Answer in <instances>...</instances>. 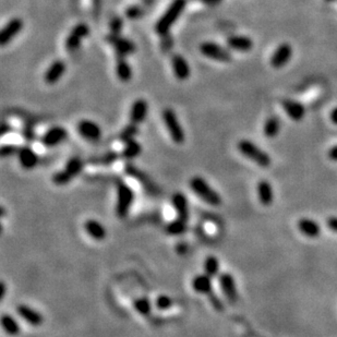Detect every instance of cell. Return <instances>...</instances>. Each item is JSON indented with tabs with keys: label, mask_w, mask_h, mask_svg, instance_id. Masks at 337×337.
I'll return each mask as SVG.
<instances>
[{
	"label": "cell",
	"mask_w": 337,
	"mask_h": 337,
	"mask_svg": "<svg viewBox=\"0 0 337 337\" xmlns=\"http://www.w3.org/2000/svg\"><path fill=\"white\" fill-rule=\"evenodd\" d=\"M227 45L233 51L240 53L250 52L253 47V42L250 37L244 35H235L227 40Z\"/></svg>",
	"instance_id": "d4e9b609"
},
{
	"label": "cell",
	"mask_w": 337,
	"mask_h": 337,
	"mask_svg": "<svg viewBox=\"0 0 337 337\" xmlns=\"http://www.w3.org/2000/svg\"><path fill=\"white\" fill-rule=\"evenodd\" d=\"M85 167V162L79 156L70 157L65 167L56 171L52 177L54 185L58 187H65L69 185L75 177H78Z\"/></svg>",
	"instance_id": "277c9868"
},
{
	"label": "cell",
	"mask_w": 337,
	"mask_h": 337,
	"mask_svg": "<svg viewBox=\"0 0 337 337\" xmlns=\"http://www.w3.org/2000/svg\"><path fill=\"white\" fill-rule=\"evenodd\" d=\"M15 312L21 320H23L25 323L31 325V327L38 328L44 323L43 314L36 309L26 305V303H20L19 306H16Z\"/></svg>",
	"instance_id": "7c38bea8"
},
{
	"label": "cell",
	"mask_w": 337,
	"mask_h": 337,
	"mask_svg": "<svg viewBox=\"0 0 337 337\" xmlns=\"http://www.w3.org/2000/svg\"><path fill=\"white\" fill-rule=\"evenodd\" d=\"M191 288L199 295L209 296L214 291L213 278L205 273L198 274L191 280Z\"/></svg>",
	"instance_id": "ffe728a7"
},
{
	"label": "cell",
	"mask_w": 337,
	"mask_h": 337,
	"mask_svg": "<svg viewBox=\"0 0 337 337\" xmlns=\"http://www.w3.org/2000/svg\"><path fill=\"white\" fill-rule=\"evenodd\" d=\"M218 284L220 287V290H222L226 299H227L230 303H233V305L237 303V301L239 299V295L233 274H230L228 272L220 273L218 275Z\"/></svg>",
	"instance_id": "9c48e42d"
},
{
	"label": "cell",
	"mask_w": 337,
	"mask_h": 337,
	"mask_svg": "<svg viewBox=\"0 0 337 337\" xmlns=\"http://www.w3.org/2000/svg\"><path fill=\"white\" fill-rule=\"evenodd\" d=\"M329 158L331 159V161H334V162H337V145L334 146L331 148V150L329 151Z\"/></svg>",
	"instance_id": "ee69618b"
},
{
	"label": "cell",
	"mask_w": 337,
	"mask_h": 337,
	"mask_svg": "<svg viewBox=\"0 0 337 337\" xmlns=\"http://www.w3.org/2000/svg\"><path fill=\"white\" fill-rule=\"evenodd\" d=\"M328 2H333V1H336V0H327Z\"/></svg>",
	"instance_id": "681fc988"
},
{
	"label": "cell",
	"mask_w": 337,
	"mask_h": 337,
	"mask_svg": "<svg viewBox=\"0 0 337 337\" xmlns=\"http://www.w3.org/2000/svg\"><path fill=\"white\" fill-rule=\"evenodd\" d=\"M120 158V153L116 151H109L104 153L103 155L97 156L92 159L93 165H102V166H110L114 163H116Z\"/></svg>",
	"instance_id": "836d02e7"
},
{
	"label": "cell",
	"mask_w": 337,
	"mask_h": 337,
	"mask_svg": "<svg viewBox=\"0 0 337 337\" xmlns=\"http://www.w3.org/2000/svg\"><path fill=\"white\" fill-rule=\"evenodd\" d=\"M10 132H12V128H11V126H9L7 123H3L1 126V136H4L5 135L10 134Z\"/></svg>",
	"instance_id": "f6af8a7d"
},
{
	"label": "cell",
	"mask_w": 337,
	"mask_h": 337,
	"mask_svg": "<svg viewBox=\"0 0 337 337\" xmlns=\"http://www.w3.org/2000/svg\"><path fill=\"white\" fill-rule=\"evenodd\" d=\"M24 23L20 18H12L7 22V24L3 26V29L0 33V45L2 47L8 45V44L13 40V38L19 34L23 29Z\"/></svg>",
	"instance_id": "9a60e30c"
},
{
	"label": "cell",
	"mask_w": 337,
	"mask_h": 337,
	"mask_svg": "<svg viewBox=\"0 0 337 337\" xmlns=\"http://www.w3.org/2000/svg\"><path fill=\"white\" fill-rule=\"evenodd\" d=\"M154 308V302H152L147 297H139L134 300V309L142 317L151 316Z\"/></svg>",
	"instance_id": "1f68e13d"
},
{
	"label": "cell",
	"mask_w": 337,
	"mask_h": 337,
	"mask_svg": "<svg viewBox=\"0 0 337 337\" xmlns=\"http://www.w3.org/2000/svg\"><path fill=\"white\" fill-rule=\"evenodd\" d=\"M189 188L195 195L204 203L213 207L222 205V196L201 176H195L189 180Z\"/></svg>",
	"instance_id": "6da1fadb"
},
{
	"label": "cell",
	"mask_w": 337,
	"mask_h": 337,
	"mask_svg": "<svg viewBox=\"0 0 337 337\" xmlns=\"http://www.w3.org/2000/svg\"><path fill=\"white\" fill-rule=\"evenodd\" d=\"M187 7V0H173L155 24L156 34L166 36Z\"/></svg>",
	"instance_id": "7a4b0ae2"
},
{
	"label": "cell",
	"mask_w": 337,
	"mask_h": 337,
	"mask_svg": "<svg viewBox=\"0 0 337 337\" xmlns=\"http://www.w3.org/2000/svg\"><path fill=\"white\" fill-rule=\"evenodd\" d=\"M171 68H173V72L177 80L186 81L190 78V65L187 62V59L184 56H181V55L176 54L171 57Z\"/></svg>",
	"instance_id": "d6986e66"
},
{
	"label": "cell",
	"mask_w": 337,
	"mask_h": 337,
	"mask_svg": "<svg viewBox=\"0 0 337 337\" xmlns=\"http://www.w3.org/2000/svg\"><path fill=\"white\" fill-rule=\"evenodd\" d=\"M175 249L179 256H185V254H187L188 251H189V246H188L186 242H179V244L176 245Z\"/></svg>",
	"instance_id": "60d3db41"
},
{
	"label": "cell",
	"mask_w": 337,
	"mask_h": 337,
	"mask_svg": "<svg viewBox=\"0 0 337 337\" xmlns=\"http://www.w3.org/2000/svg\"><path fill=\"white\" fill-rule=\"evenodd\" d=\"M154 308H156L159 311H166L174 306L173 298L168 295H158L155 299H154Z\"/></svg>",
	"instance_id": "d590c367"
},
{
	"label": "cell",
	"mask_w": 337,
	"mask_h": 337,
	"mask_svg": "<svg viewBox=\"0 0 337 337\" xmlns=\"http://www.w3.org/2000/svg\"><path fill=\"white\" fill-rule=\"evenodd\" d=\"M67 137L68 131L66 130L64 127L55 126L44 132L43 135L41 136L40 142L44 147L53 148L59 144H62L63 142L67 140Z\"/></svg>",
	"instance_id": "30bf717a"
},
{
	"label": "cell",
	"mask_w": 337,
	"mask_h": 337,
	"mask_svg": "<svg viewBox=\"0 0 337 337\" xmlns=\"http://www.w3.org/2000/svg\"><path fill=\"white\" fill-rule=\"evenodd\" d=\"M116 74L119 81L127 83L132 79V68L127 62L126 56H121V55H116Z\"/></svg>",
	"instance_id": "603a6c76"
},
{
	"label": "cell",
	"mask_w": 337,
	"mask_h": 337,
	"mask_svg": "<svg viewBox=\"0 0 337 337\" xmlns=\"http://www.w3.org/2000/svg\"><path fill=\"white\" fill-rule=\"evenodd\" d=\"M76 131L84 140L96 142L102 137L103 131L98 124L90 119H82L76 125Z\"/></svg>",
	"instance_id": "8fae6325"
},
{
	"label": "cell",
	"mask_w": 337,
	"mask_h": 337,
	"mask_svg": "<svg viewBox=\"0 0 337 337\" xmlns=\"http://www.w3.org/2000/svg\"><path fill=\"white\" fill-rule=\"evenodd\" d=\"M66 70H67V66H66L65 62L62 59H57L53 62L49 67L47 68L45 74H44V80L47 84L53 85L63 78Z\"/></svg>",
	"instance_id": "7402d4cb"
},
{
	"label": "cell",
	"mask_w": 337,
	"mask_h": 337,
	"mask_svg": "<svg viewBox=\"0 0 337 337\" xmlns=\"http://www.w3.org/2000/svg\"><path fill=\"white\" fill-rule=\"evenodd\" d=\"M259 202L264 206H269L274 201L273 187L268 180H261L258 184L257 188Z\"/></svg>",
	"instance_id": "cb8c5ba5"
},
{
	"label": "cell",
	"mask_w": 337,
	"mask_h": 337,
	"mask_svg": "<svg viewBox=\"0 0 337 337\" xmlns=\"http://www.w3.org/2000/svg\"><path fill=\"white\" fill-rule=\"evenodd\" d=\"M162 118L171 141L178 145L184 144L186 141V132L182 128L177 114L171 108H165L163 110Z\"/></svg>",
	"instance_id": "8992f818"
},
{
	"label": "cell",
	"mask_w": 337,
	"mask_h": 337,
	"mask_svg": "<svg viewBox=\"0 0 337 337\" xmlns=\"http://www.w3.org/2000/svg\"><path fill=\"white\" fill-rule=\"evenodd\" d=\"M116 215L119 219H125L128 217L135 201V192L127 182L118 180L116 185Z\"/></svg>",
	"instance_id": "3957f363"
},
{
	"label": "cell",
	"mask_w": 337,
	"mask_h": 337,
	"mask_svg": "<svg viewBox=\"0 0 337 337\" xmlns=\"http://www.w3.org/2000/svg\"><path fill=\"white\" fill-rule=\"evenodd\" d=\"M188 230V222L185 219H181L179 217H176L173 220H170L165 226V231L166 234L173 237H179L186 234Z\"/></svg>",
	"instance_id": "f546056e"
},
{
	"label": "cell",
	"mask_w": 337,
	"mask_h": 337,
	"mask_svg": "<svg viewBox=\"0 0 337 337\" xmlns=\"http://www.w3.org/2000/svg\"><path fill=\"white\" fill-rule=\"evenodd\" d=\"M137 135H139V127L135 124L129 123L123 130H121L119 135V140L125 144L127 142L135 140Z\"/></svg>",
	"instance_id": "e575fe53"
},
{
	"label": "cell",
	"mask_w": 337,
	"mask_h": 337,
	"mask_svg": "<svg viewBox=\"0 0 337 337\" xmlns=\"http://www.w3.org/2000/svg\"><path fill=\"white\" fill-rule=\"evenodd\" d=\"M203 3H205L207 5H216L218 3H220L223 1V0H201Z\"/></svg>",
	"instance_id": "bcb514c9"
},
{
	"label": "cell",
	"mask_w": 337,
	"mask_h": 337,
	"mask_svg": "<svg viewBox=\"0 0 337 337\" xmlns=\"http://www.w3.org/2000/svg\"><path fill=\"white\" fill-rule=\"evenodd\" d=\"M283 107L286 114L294 121L302 120V118L305 117L306 115V110L305 107H303V105L298 102L291 101V99H285L283 102Z\"/></svg>",
	"instance_id": "83f0119b"
},
{
	"label": "cell",
	"mask_w": 337,
	"mask_h": 337,
	"mask_svg": "<svg viewBox=\"0 0 337 337\" xmlns=\"http://www.w3.org/2000/svg\"><path fill=\"white\" fill-rule=\"evenodd\" d=\"M144 14V9L141 5H130V7L126 10V16L129 20H137Z\"/></svg>",
	"instance_id": "8d00e7d4"
},
{
	"label": "cell",
	"mask_w": 337,
	"mask_h": 337,
	"mask_svg": "<svg viewBox=\"0 0 337 337\" xmlns=\"http://www.w3.org/2000/svg\"><path fill=\"white\" fill-rule=\"evenodd\" d=\"M1 328L3 332L9 336H18L21 333L20 322L16 320L12 314L3 313L1 316Z\"/></svg>",
	"instance_id": "484cf974"
},
{
	"label": "cell",
	"mask_w": 337,
	"mask_h": 337,
	"mask_svg": "<svg viewBox=\"0 0 337 337\" xmlns=\"http://www.w3.org/2000/svg\"><path fill=\"white\" fill-rule=\"evenodd\" d=\"M148 113V103L144 98H137L132 103L129 112L130 123L135 125H141L144 123Z\"/></svg>",
	"instance_id": "ac0fdd59"
},
{
	"label": "cell",
	"mask_w": 337,
	"mask_h": 337,
	"mask_svg": "<svg viewBox=\"0 0 337 337\" xmlns=\"http://www.w3.org/2000/svg\"><path fill=\"white\" fill-rule=\"evenodd\" d=\"M209 301H211L213 308L215 309L216 311H223L224 310V305H223V301L220 300V298L218 296H216L214 294V291L212 292L211 295L207 296Z\"/></svg>",
	"instance_id": "ab89813d"
},
{
	"label": "cell",
	"mask_w": 337,
	"mask_h": 337,
	"mask_svg": "<svg viewBox=\"0 0 337 337\" xmlns=\"http://www.w3.org/2000/svg\"><path fill=\"white\" fill-rule=\"evenodd\" d=\"M83 229L85 234L95 241H103L107 237L106 227L95 218L86 219L83 224Z\"/></svg>",
	"instance_id": "44dd1931"
},
{
	"label": "cell",
	"mask_w": 337,
	"mask_h": 337,
	"mask_svg": "<svg viewBox=\"0 0 337 337\" xmlns=\"http://www.w3.org/2000/svg\"><path fill=\"white\" fill-rule=\"evenodd\" d=\"M292 57V47L287 43H283L275 49L274 54L270 57V65L275 69L283 68L290 62Z\"/></svg>",
	"instance_id": "e0dca14e"
},
{
	"label": "cell",
	"mask_w": 337,
	"mask_h": 337,
	"mask_svg": "<svg viewBox=\"0 0 337 337\" xmlns=\"http://www.w3.org/2000/svg\"><path fill=\"white\" fill-rule=\"evenodd\" d=\"M328 227L332 230V231H335V233H337V217H330L328 219Z\"/></svg>",
	"instance_id": "b9f144b4"
},
{
	"label": "cell",
	"mask_w": 337,
	"mask_h": 337,
	"mask_svg": "<svg viewBox=\"0 0 337 337\" xmlns=\"http://www.w3.org/2000/svg\"><path fill=\"white\" fill-rule=\"evenodd\" d=\"M19 147L20 146H16L14 144H3L1 148H0V154H1L2 157L16 155L19 151Z\"/></svg>",
	"instance_id": "f35d334b"
},
{
	"label": "cell",
	"mask_w": 337,
	"mask_h": 337,
	"mask_svg": "<svg viewBox=\"0 0 337 337\" xmlns=\"http://www.w3.org/2000/svg\"><path fill=\"white\" fill-rule=\"evenodd\" d=\"M298 228L301 231L302 235H305L309 238H317L321 234V227L316 222V220L310 218H301L298 222Z\"/></svg>",
	"instance_id": "4316f807"
},
{
	"label": "cell",
	"mask_w": 337,
	"mask_h": 337,
	"mask_svg": "<svg viewBox=\"0 0 337 337\" xmlns=\"http://www.w3.org/2000/svg\"><path fill=\"white\" fill-rule=\"evenodd\" d=\"M107 42L115 48L116 55H121V56L127 57L135 52V45L134 42L121 35L110 33L107 36Z\"/></svg>",
	"instance_id": "5bb4252c"
},
{
	"label": "cell",
	"mask_w": 337,
	"mask_h": 337,
	"mask_svg": "<svg viewBox=\"0 0 337 337\" xmlns=\"http://www.w3.org/2000/svg\"><path fill=\"white\" fill-rule=\"evenodd\" d=\"M331 120H332V123L337 125V107L334 108L332 110V113H331Z\"/></svg>",
	"instance_id": "c3c4849f"
},
{
	"label": "cell",
	"mask_w": 337,
	"mask_h": 337,
	"mask_svg": "<svg viewBox=\"0 0 337 337\" xmlns=\"http://www.w3.org/2000/svg\"><path fill=\"white\" fill-rule=\"evenodd\" d=\"M88 34H90V27H88L87 24L85 23L75 24L72 27V30L70 31L67 38H66L65 42L66 51L68 53L75 52L76 49L81 46L82 41H83L85 37H87Z\"/></svg>",
	"instance_id": "ba28073f"
},
{
	"label": "cell",
	"mask_w": 337,
	"mask_h": 337,
	"mask_svg": "<svg viewBox=\"0 0 337 337\" xmlns=\"http://www.w3.org/2000/svg\"><path fill=\"white\" fill-rule=\"evenodd\" d=\"M109 29H110V33H112V34L121 35V32H123V29H124L123 19H121L120 16H114L112 21H110Z\"/></svg>",
	"instance_id": "74e56055"
},
{
	"label": "cell",
	"mask_w": 337,
	"mask_h": 337,
	"mask_svg": "<svg viewBox=\"0 0 337 337\" xmlns=\"http://www.w3.org/2000/svg\"><path fill=\"white\" fill-rule=\"evenodd\" d=\"M5 291H7V286H5L4 281H1V286H0V298H1V300L5 296Z\"/></svg>",
	"instance_id": "7dc6e473"
},
{
	"label": "cell",
	"mask_w": 337,
	"mask_h": 337,
	"mask_svg": "<svg viewBox=\"0 0 337 337\" xmlns=\"http://www.w3.org/2000/svg\"><path fill=\"white\" fill-rule=\"evenodd\" d=\"M203 273L211 276V277H216L220 274V262L217 257L207 256L203 262Z\"/></svg>",
	"instance_id": "4dcf8cb0"
},
{
	"label": "cell",
	"mask_w": 337,
	"mask_h": 337,
	"mask_svg": "<svg viewBox=\"0 0 337 337\" xmlns=\"http://www.w3.org/2000/svg\"><path fill=\"white\" fill-rule=\"evenodd\" d=\"M238 151L250 159L253 163H256L258 166L262 168H268L272 164V158L269 154L260 148L256 143H253L250 140H241L238 143Z\"/></svg>",
	"instance_id": "5b68a950"
},
{
	"label": "cell",
	"mask_w": 337,
	"mask_h": 337,
	"mask_svg": "<svg viewBox=\"0 0 337 337\" xmlns=\"http://www.w3.org/2000/svg\"><path fill=\"white\" fill-rule=\"evenodd\" d=\"M171 206H173L174 211L176 212L177 217L181 219L189 220L190 217V209H189V201H188V197L184 192H175L173 197H171Z\"/></svg>",
	"instance_id": "2e32d148"
},
{
	"label": "cell",
	"mask_w": 337,
	"mask_h": 337,
	"mask_svg": "<svg viewBox=\"0 0 337 337\" xmlns=\"http://www.w3.org/2000/svg\"><path fill=\"white\" fill-rule=\"evenodd\" d=\"M142 145L135 139L125 143V146L120 152V158L125 159L126 162H131L137 156L141 155Z\"/></svg>",
	"instance_id": "f1b7e54d"
},
{
	"label": "cell",
	"mask_w": 337,
	"mask_h": 337,
	"mask_svg": "<svg viewBox=\"0 0 337 337\" xmlns=\"http://www.w3.org/2000/svg\"><path fill=\"white\" fill-rule=\"evenodd\" d=\"M23 135H24V139L27 141H33L35 137V134L33 132V130L31 128H25L23 130Z\"/></svg>",
	"instance_id": "7bdbcfd3"
},
{
	"label": "cell",
	"mask_w": 337,
	"mask_h": 337,
	"mask_svg": "<svg viewBox=\"0 0 337 337\" xmlns=\"http://www.w3.org/2000/svg\"><path fill=\"white\" fill-rule=\"evenodd\" d=\"M279 131H280L279 119L277 117H275V116L268 118V120L265 121L263 128L264 135L269 137V139H273V137H275L279 134Z\"/></svg>",
	"instance_id": "d6a6232c"
},
{
	"label": "cell",
	"mask_w": 337,
	"mask_h": 337,
	"mask_svg": "<svg viewBox=\"0 0 337 337\" xmlns=\"http://www.w3.org/2000/svg\"><path fill=\"white\" fill-rule=\"evenodd\" d=\"M16 157H18L20 166L25 170H33L40 164V156L30 145L20 146Z\"/></svg>",
	"instance_id": "4fadbf2b"
},
{
	"label": "cell",
	"mask_w": 337,
	"mask_h": 337,
	"mask_svg": "<svg viewBox=\"0 0 337 337\" xmlns=\"http://www.w3.org/2000/svg\"><path fill=\"white\" fill-rule=\"evenodd\" d=\"M200 53L204 57L212 59L214 62L227 64L230 63L233 56L227 48L214 42H204L200 45Z\"/></svg>",
	"instance_id": "52a82bcc"
}]
</instances>
